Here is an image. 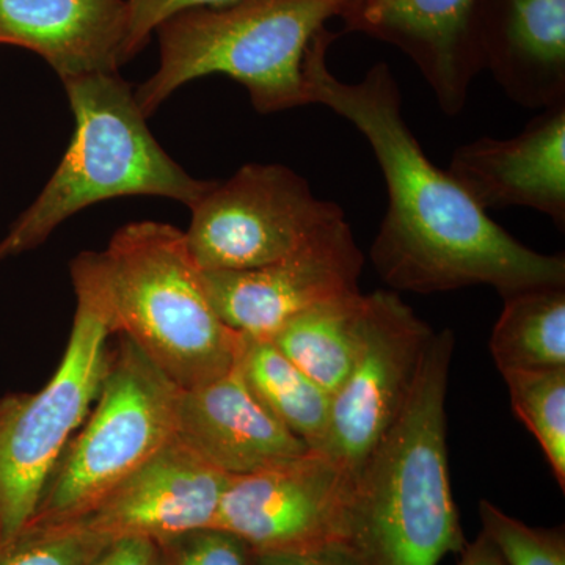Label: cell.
Listing matches in <instances>:
<instances>
[{
	"label": "cell",
	"mask_w": 565,
	"mask_h": 565,
	"mask_svg": "<svg viewBox=\"0 0 565 565\" xmlns=\"http://www.w3.org/2000/svg\"><path fill=\"white\" fill-rule=\"evenodd\" d=\"M337 33L322 28L305 52L308 104L345 118L373 148L388 191V210L371 245L379 277L394 291L434 294L492 286L500 296L565 286L564 255L526 247L479 207L448 172L427 158L403 115V95L381 62L360 82L327 65Z\"/></svg>",
	"instance_id": "obj_1"
},
{
	"label": "cell",
	"mask_w": 565,
	"mask_h": 565,
	"mask_svg": "<svg viewBox=\"0 0 565 565\" xmlns=\"http://www.w3.org/2000/svg\"><path fill=\"white\" fill-rule=\"evenodd\" d=\"M455 345L451 330L434 333L403 414L355 475L349 542L366 565H438L468 544L446 441Z\"/></svg>",
	"instance_id": "obj_2"
},
{
	"label": "cell",
	"mask_w": 565,
	"mask_h": 565,
	"mask_svg": "<svg viewBox=\"0 0 565 565\" xmlns=\"http://www.w3.org/2000/svg\"><path fill=\"white\" fill-rule=\"evenodd\" d=\"M73 139L39 199L0 241V262L43 244L85 207L128 195H152L192 207L214 181L195 180L173 161L147 126L131 85L118 73L63 81Z\"/></svg>",
	"instance_id": "obj_3"
},
{
	"label": "cell",
	"mask_w": 565,
	"mask_h": 565,
	"mask_svg": "<svg viewBox=\"0 0 565 565\" xmlns=\"http://www.w3.org/2000/svg\"><path fill=\"white\" fill-rule=\"evenodd\" d=\"M99 266L114 332L181 390L232 373L241 333L212 308L184 232L169 223H129L99 253Z\"/></svg>",
	"instance_id": "obj_4"
},
{
	"label": "cell",
	"mask_w": 565,
	"mask_h": 565,
	"mask_svg": "<svg viewBox=\"0 0 565 565\" xmlns=\"http://www.w3.org/2000/svg\"><path fill=\"white\" fill-rule=\"evenodd\" d=\"M351 0H239L173 14L156 32L161 63L136 92L150 117L188 82L223 74L243 84L259 114L308 106L305 52Z\"/></svg>",
	"instance_id": "obj_5"
},
{
	"label": "cell",
	"mask_w": 565,
	"mask_h": 565,
	"mask_svg": "<svg viewBox=\"0 0 565 565\" xmlns=\"http://www.w3.org/2000/svg\"><path fill=\"white\" fill-rule=\"evenodd\" d=\"M76 315L57 373L36 393L0 397V545L31 522L52 471L98 399L115 334L99 266L85 252L71 264Z\"/></svg>",
	"instance_id": "obj_6"
},
{
	"label": "cell",
	"mask_w": 565,
	"mask_h": 565,
	"mask_svg": "<svg viewBox=\"0 0 565 565\" xmlns=\"http://www.w3.org/2000/svg\"><path fill=\"white\" fill-rule=\"evenodd\" d=\"M182 390L143 352L121 337L104 375L98 404L71 438L32 525L74 522L177 437ZM28 523V525H29Z\"/></svg>",
	"instance_id": "obj_7"
},
{
	"label": "cell",
	"mask_w": 565,
	"mask_h": 565,
	"mask_svg": "<svg viewBox=\"0 0 565 565\" xmlns=\"http://www.w3.org/2000/svg\"><path fill=\"white\" fill-rule=\"evenodd\" d=\"M191 211L185 239L202 270L266 266L345 218L337 203L315 196L307 180L280 163H247L215 182Z\"/></svg>",
	"instance_id": "obj_8"
},
{
	"label": "cell",
	"mask_w": 565,
	"mask_h": 565,
	"mask_svg": "<svg viewBox=\"0 0 565 565\" xmlns=\"http://www.w3.org/2000/svg\"><path fill=\"white\" fill-rule=\"evenodd\" d=\"M355 475L308 449L273 467L232 476L214 526L243 539L253 553L299 552L349 542Z\"/></svg>",
	"instance_id": "obj_9"
},
{
	"label": "cell",
	"mask_w": 565,
	"mask_h": 565,
	"mask_svg": "<svg viewBox=\"0 0 565 565\" xmlns=\"http://www.w3.org/2000/svg\"><path fill=\"white\" fill-rule=\"evenodd\" d=\"M371 296L362 351L330 399L322 452L353 475L403 414L434 330L394 291Z\"/></svg>",
	"instance_id": "obj_10"
},
{
	"label": "cell",
	"mask_w": 565,
	"mask_h": 565,
	"mask_svg": "<svg viewBox=\"0 0 565 565\" xmlns=\"http://www.w3.org/2000/svg\"><path fill=\"white\" fill-rule=\"evenodd\" d=\"M364 256L345 218L299 250L247 270H202L207 299L234 332L270 338L315 305L360 291Z\"/></svg>",
	"instance_id": "obj_11"
},
{
	"label": "cell",
	"mask_w": 565,
	"mask_h": 565,
	"mask_svg": "<svg viewBox=\"0 0 565 565\" xmlns=\"http://www.w3.org/2000/svg\"><path fill=\"white\" fill-rule=\"evenodd\" d=\"M230 478L174 437L79 522L106 542L143 537L162 544L214 526Z\"/></svg>",
	"instance_id": "obj_12"
},
{
	"label": "cell",
	"mask_w": 565,
	"mask_h": 565,
	"mask_svg": "<svg viewBox=\"0 0 565 565\" xmlns=\"http://www.w3.org/2000/svg\"><path fill=\"white\" fill-rule=\"evenodd\" d=\"M476 0H351L345 31L404 52L434 92L444 114L459 115L484 70L475 32Z\"/></svg>",
	"instance_id": "obj_13"
},
{
	"label": "cell",
	"mask_w": 565,
	"mask_h": 565,
	"mask_svg": "<svg viewBox=\"0 0 565 565\" xmlns=\"http://www.w3.org/2000/svg\"><path fill=\"white\" fill-rule=\"evenodd\" d=\"M482 210L525 206L565 226V103L544 109L512 139L457 148L448 169Z\"/></svg>",
	"instance_id": "obj_14"
},
{
	"label": "cell",
	"mask_w": 565,
	"mask_h": 565,
	"mask_svg": "<svg viewBox=\"0 0 565 565\" xmlns=\"http://www.w3.org/2000/svg\"><path fill=\"white\" fill-rule=\"evenodd\" d=\"M484 70L527 109L565 103V0H476Z\"/></svg>",
	"instance_id": "obj_15"
},
{
	"label": "cell",
	"mask_w": 565,
	"mask_h": 565,
	"mask_svg": "<svg viewBox=\"0 0 565 565\" xmlns=\"http://www.w3.org/2000/svg\"><path fill=\"white\" fill-rule=\"evenodd\" d=\"M177 437L226 476H244L308 451L253 396L237 373L182 390Z\"/></svg>",
	"instance_id": "obj_16"
},
{
	"label": "cell",
	"mask_w": 565,
	"mask_h": 565,
	"mask_svg": "<svg viewBox=\"0 0 565 565\" xmlns=\"http://www.w3.org/2000/svg\"><path fill=\"white\" fill-rule=\"evenodd\" d=\"M128 0H0V44L41 55L62 82L125 65Z\"/></svg>",
	"instance_id": "obj_17"
},
{
	"label": "cell",
	"mask_w": 565,
	"mask_h": 565,
	"mask_svg": "<svg viewBox=\"0 0 565 565\" xmlns=\"http://www.w3.org/2000/svg\"><path fill=\"white\" fill-rule=\"evenodd\" d=\"M370 310V294H348L289 319L270 340L332 396L344 384L362 351Z\"/></svg>",
	"instance_id": "obj_18"
},
{
	"label": "cell",
	"mask_w": 565,
	"mask_h": 565,
	"mask_svg": "<svg viewBox=\"0 0 565 565\" xmlns=\"http://www.w3.org/2000/svg\"><path fill=\"white\" fill-rule=\"evenodd\" d=\"M236 370L270 415L308 449L321 451L330 418V396L288 359L270 338L241 333Z\"/></svg>",
	"instance_id": "obj_19"
},
{
	"label": "cell",
	"mask_w": 565,
	"mask_h": 565,
	"mask_svg": "<svg viewBox=\"0 0 565 565\" xmlns=\"http://www.w3.org/2000/svg\"><path fill=\"white\" fill-rule=\"evenodd\" d=\"M490 352L501 374L565 367V286L505 297Z\"/></svg>",
	"instance_id": "obj_20"
},
{
	"label": "cell",
	"mask_w": 565,
	"mask_h": 565,
	"mask_svg": "<svg viewBox=\"0 0 565 565\" xmlns=\"http://www.w3.org/2000/svg\"><path fill=\"white\" fill-rule=\"evenodd\" d=\"M503 377L512 411L541 445L557 486L564 492L565 367L511 371Z\"/></svg>",
	"instance_id": "obj_21"
},
{
	"label": "cell",
	"mask_w": 565,
	"mask_h": 565,
	"mask_svg": "<svg viewBox=\"0 0 565 565\" xmlns=\"http://www.w3.org/2000/svg\"><path fill=\"white\" fill-rule=\"evenodd\" d=\"M109 542L79 520L58 525H25L0 545V565H92Z\"/></svg>",
	"instance_id": "obj_22"
},
{
	"label": "cell",
	"mask_w": 565,
	"mask_h": 565,
	"mask_svg": "<svg viewBox=\"0 0 565 565\" xmlns=\"http://www.w3.org/2000/svg\"><path fill=\"white\" fill-rule=\"evenodd\" d=\"M481 533L505 565H565L564 527H533L505 514L498 505L479 503Z\"/></svg>",
	"instance_id": "obj_23"
},
{
	"label": "cell",
	"mask_w": 565,
	"mask_h": 565,
	"mask_svg": "<svg viewBox=\"0 0 565 565\" xmlns=\"http://www.w3.org/2000/svg\"><path fill=\"white\" fill-rule=\"evenodd\" d=\"M169 565H253V550L222 527H203L158 544Z\"/></svg>",
	"instance_id": "obj_24"
},
{
	"label": "cell",
	"mask_w": 565,
	"mask_h": 565,
	"mask_svg": "<svg viewBox=\"0 0 565 565\" xmlns=\"http://www.w3.org/2000/svg\"><path fill=\"white\" fill-rule=\"evenodd\" d=\"M239 0H128V39L125 44V62L128 63L151 39V33L181 11L202 7H223Z\"/></svg>",
	"instance_id": "obj_25"
},
{
	"label": "cell",
	"mask_w": 565,
	"mask_h": 565,
	"mask_svg": "<svg viewBox=\"0 0 565 565\" xmlns=\"http://www.w3.org/2000/svg\"><path fill=\"white\" fill-rule=\"evenodd\" d=\"M253 565H366L351 542H332L299 552L253 553Z\"/></svg>",
	"instance_id": "obj_26"
},
{
	"label": "cell",
	"mask_w": 565,
	"mask_h": 565,
	"mask_svg": "<svg viewBox=\"0 0 565 565\" xmlns=\"http://www.w3.org/2000/svg\"><path fill=\"white\" fill-rule=\"evenodd\" d=\"M159 545L150 539L126 537L104 546L92 565H158Z\"/></svg>",
	"instance_id": "obj_27"
},
{
	"label": "cell",
	"mask_w": 565,
	"mask_h": 565,
	"mask_svg": "<svg viewBox=\"0 0 565 565\" xmlns=\"http://www.w3.org/2000/svg\"><path fill=\"white\" fill-rule=\"evenodd\" d=\"M459 565H505L503 557L490 544L484 534H479L475 542L465 545L460 553Z\"/></svg>",
	"instance_id": "obj_28"
},
{
	"label": "cell",
	"mask_w": 565,
	"mask_h": 565,
	"mask_svg": "<svg viewBox=\"0 0 565 565\" xmlns=\"http://www.w3.org/2000/svg\"><path fill=\"white\" fill-rule=\"evenodd\" d=\"M158 565H169V564H167L166 557H163V555H162L161 548H159Z\"/></svg>",
	"instance_id": "obj_29"
}]
</instances>
